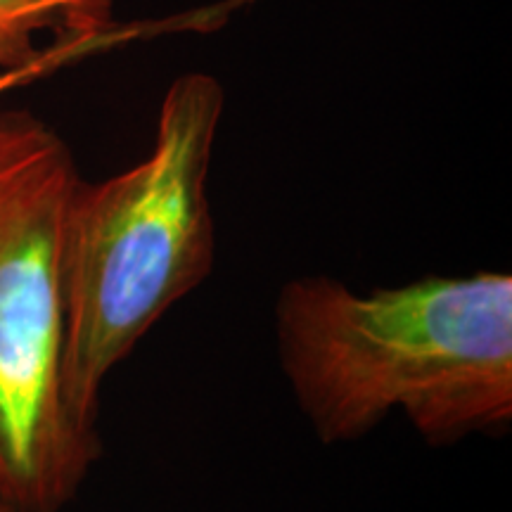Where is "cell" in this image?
Segmentation results:
<instances>
[{
    "instance_id": "cell-3",
    "label": "cell",
    "mask_w": 512,
    "mask_h": 512,
    "mask_svg": "<svg viewBox=\"0 0 512 512\" xmlns=\"http://www.w3.org/2000/svg\"><path fill=\"white\" fill-rule=\"evenodd\" d=\"M81 176L67 140L0 112V501L64 512L102 456L62 389V228Z\"/></svg>"
},
{
    "instance_id": "cell-2",
    "label": "cell",
    "mask_w": 512,
    "mask_h": 512,
    "mask_svg": "<svg viewBox=\"0 0 512 512\" xmlns=\"http://www.w3.org/2000/svg\"><path fill=\"white\" fill-rule=\"evenodd\" d=\"M226 110L216 76L166 88L145 159L100 183L81 178L62 228V389L72 418L98 430L105 382L216 264L209 200Z\"/></svg>"
},
{
    "instance_id": "cell-6",
    "label": "cell",
    "mask_w": 512,
    "mask_h": 512,
    "mask_svg": "<svg viewBox=\"0 0 512 512\" xmlns=\"http://www.w3.org/2000/svg\"><path fill=\"white\" fill-rule=\"evenodd\" d=\"M0 512H17V510H12L8 503H5V501H0Z\"/></svg>"
},
{
    "instance_id": "cell-1",
    "label": "cell",
    "mask_w": 512,
    "mask_h": 512,
    "mask_svg": "<svg viewBox=\"0 0 512 512\" xmlns=\"http://www.w3.org/2000/svg\"><path fill=\"white\" fill-rule=\"evenodd\" d=\"M287 387L320 444H354L401 413L432 446L512 422V275H427L356 292L299 275L273 309Z\"/></svg>"
},
{
    "instance_id": "cell-4",
    "label": "cell",
    "mask_w": 512,
    "mask_h": 512,
    "mask_svg": "<svg viewBox=\"0 0 512 512\" xmlns=\"http://www.w3.org/2000/svg\"><path fill=\"white\" fill-rule=\"evenodd\" d=\"M117 0H0V74L41 62L62 43L112 36Z\"/></svg>"
},
{
    "instance_id": "cell-5",
    "label": "cell",
    "mask_w": 512,
    "mask_h": 512,
    "mask_svg": "<svg viewBox=\"0 0 512 512\" xmlns=\"http://www.w3.org/2000/svg\"><path fill=\"white\" fill-rule=\"evenodd\" d=\"M95 48H98L95 43H62V46H55L46 57H43L41 62L31 64V67H27V69H17V72H3V74H0V95L12 91V88L22 86V83L41 79V76L53 72V69L76 60V57H83Z\"/></svg>"
}]
</instances>
